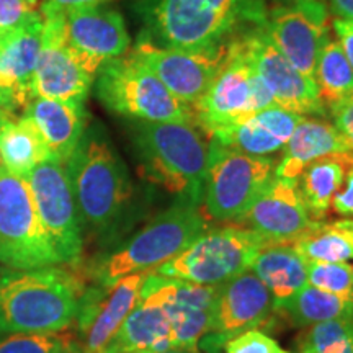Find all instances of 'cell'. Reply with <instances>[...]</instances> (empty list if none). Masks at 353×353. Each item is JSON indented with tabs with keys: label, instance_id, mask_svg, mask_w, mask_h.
Here are the masks:
<instances>
[{
	"label": "cell",
	"instance_id": "obj_16",
	"mask_svg": "<svg viewBox=\"0 0 353 353\" xmlns=\"http://www.w3.org/2000/svg\"><path fill=\"white\" fill-rule=\"evenodd\" d=\"M219 286L190 283L149 272L141 293L157 299L164 307L170 322L172 347L198 352L210 332Z\"/></svg>",
	"mask_w": 353,
	"mask_h": 353
},
{
	"label": "cell",
	"instance_id": "obj_26",
	"mask_svg": "<svg viewBox=\"0 0 353 353\" xmlns=\"http://www.w3.org/2000/svg\"><path fill=\"white\" fill-rule=\"evenodd\" d=\"M167 348H174L169 317L157 299L141 293L139 303L123 322L107 353H148Z\"/></svg>",
	"mask_w": 353,
	"mask_h": 353
},
{
	"label": "cell",
	"instance_id": "obj_18",
	"mask_svg": "<svg viewBox=\"0 0 353 353\" xmlns=\"http://www.w3.org/2000/svg\"><path fill=\"white\" fill-rule=\"evenodd\" d=\"M148 273H132L110 286L83 291L76 317L83 334L81 353H107L123 322L139 303Z\"/></svg>",
	"mask_w": 353,
	"mask_h": 353
},
{
	"label": "cell",
	"instance_id": "obj_27",
	"mask_svg": "<svg viewBox=\"0 0 353 353\" xmlns=\"http://www.w3.org/2000/svg\"><path fill=\"white\" fill-rule=\"evenodd\" d=\"M52 157L30 118L21 114L0 126V164L12 174L28 179L39 162Z\"/></svg>",
	"mask_w": 353,
	"mask_h": 353
},
{
	"label": "cell",
	"instance_id": "obj_36",
	"mask_svg": "<svg viewBox=\"0 0 353 353\" xmlns=\"http://www.w3.org/2000/svg\"><path fill=\"white\" fill-rule=\"evenodd\" d=\"M37 12L28 0H0V37L19 28Z\"/></svg>",
	"mask_w": 353,
	"mask_h": 353
},
{
	"label": "cell",
	"instance_id": "obj_2",
	"mask_svg": "<svg viewBox=\"0 0 353 353\" xmlns=\"http://www.w3.org/2000/svg\"><path fill=\"white\" fill-rule=\"evenodd\" d=\"M64 167L83 228L99 236L118 229L131 206L132 183L125 162L99 123L87 125Z\"/></svg>",
	"mask_w": 353,
	"mask_h": 353
},
{
	"label": "cell",
	"instance_id": "obj_10",
	"mask_svg": "<svg viewBox=\"0 0 353 353\" xmlns=\"http://www.w3.org/2000/svg\"><path fill=\"white\" fill-rule=\"evenodd\" d=\"M276 162L232 151L210 139L203 206L214 221L237 223L270 182Z\"/></svg>",
	"mask_w": 353,
	"mask_h": 353
},
{
	"label": "cell",
	"instance_id": "obj_41",
	"mask_svg": "<svg viewBox=\"0 0 353 353\" xmlns=\"http://www.w3.org/2000/svg\"><path fill=\"white\" fill-rule=\"evenodd\" d=\"M325 3L334 19L353 20V0H327Z\"/></svg>",
	"mask_w": 353,
	"mask_h": 353
},
{
	"label": "cell",
	"instance_id": "obj_32",
	"mask_svg": "<svg viewBox=\"0 0 353 353\" xmlns=\"http://www.w3.org/2000/svg\"><path fill=\"white\" fill-rule=\"evenodd\" d=\"M299 353H353V319H335L309 327Z\"/></svg>",
	"mask_w": 353,
	"mask_h": 353
},
{
	"label": "cell",
	"instance_id": "obj_29",
	"mask_svg": "<svg viewBox=\"0 0 353 353\" xmlns=\"http://www.w3.org/2000/svg\"><path fill=\"white\" fill-rule=\"evenodd\" d=\"M306 263L350 262L353 260V219L316 221L293 242Z\"/></svg>",
	"mask_w": 353,
	"mask_h": 353
},
{
	"label": "cell",
	"instance_id": "obj_5",
	"mask_svg": "<svg viewBox=\"0 0 353 353\" xmlns=\"http://www.w3.org/2000/svg\"><path fill=\"white\" fill-rule=\"evenodd\" d=\"M208 229L201 206L175 200L170 208L159 213L125 244L103 257L94 276L100 286H110L123 276L152 272L176 257Z\"/></svg>",
	"mask_w": 353,
	"mask_h": 353
},
{
	"label": "cell",
	"instance_id": "obj_17",
	"mask_svg": "<svg viewBox=\"0 0 353 353\" xmlns=\"http://www.w3.org/2000/svg\"><path fill=\"white\" fill-rule=\"evenodd\" d=\"M64 39L90 76L130 51L131 38L121 13L108 7L64 10Z\"/></svg>",
	"mask_w": 353,
	"mask_h": 353
},
{
	"label": "cell",
	"instance_id": "obj_46",
	"mask_svg": "<svg viewBox=\"0 0 353 353\" xmlns=\"http://www.w3.org/2000/svg\"><path fill=\"white\" fill-rule=\"evenodd\" d=\"M28 2H30V3H32V6H34V7H37V6H38V0H28Z\"/></svg>",
	"mask_w": 353,
	"mask_h": 353
},
{
	"label": "cell",
	"instance_id": "obj_25",
	"mask_svg": "<svg viewBox=\"0 0 353 353\" xmlns=\"http://www.w3.org/2000/svg\"><path fill=\"white\" fill-rule=\"evenodd\" d=\"M250 272L267 286L275 311H283L307 285V263L293 244H268L254 259Z\"/></svg>",
	"mask_w": 353,
	"mask_h": 353
},
{
	"label": "cell",
	"instance_id": "obj_12",
	"mask_svg": "<svg viewBox=\"0 0 353 353\" xmlns=\"http://www.w3.org/2000/svg\"><path fill=\"white\" fill-rule=\"evenodd\" d=\"M265 32L299 72L314 81L316 65L330 39V12L324 0L278 3L267 12Z\"/></svg>",
	"mask_w": 353,
	"mask_h": 353
},
{
	"label": "cell",
	"instance_id": "obj_39",
	"mask_svg": "<svg viewBox=\"0 0 353 353\" xmlns=\"http://www.w3.org/2000/svg\"><path fill=\"white\" fill-rule=\"evenodd\" d=\"M330 25H332L335 38L341 44L343 54L347 56L348 63L353 68V20L334 19Z\"/></svg>",
	"mask_w": 353,
	"mask_h": 353
},
{
	"label": "cell",
	"instance_id": "obj_47",
	"mask_svg": "<svg viewBox=\"0 0 353 353\" xmlns=\"http://www.w3.org/2000/svg\"><path fill=\"white\" fill-rule=\"evenodd\" d=\"M0 101H2V103H3V100H2V97H0ZM3 105H6V103H3ZM6 107H7V105H6Z\"/></svg>",
	"mask_w": 353,
	"mask_h": 353
},
{
	"label": "cell",
	"instance_id": "obj_30",
	"mask_svg": "<svg viewBox=\"0 0 353 353\" xmlns=\"http://www.w3.org/2000/svg\"><path fill=\"white\" fill-rule=\"evenodd\" d=\"M281 312H286L290 321L298 327H311L327 321L353 319V301L306 285Z\"/></svg>",
	"mask_w": 353,
	"mask_h": 353
},
{
	"label": "cell",
	"instance_id": "obj_19",
	"mask_svg": "<svg viewBox=\"0 0 353 353\" xmlns=\"http://www.w3.org/2000/svg\"><path fill=\"white\" fill-rule=\"evenodd\" d=\"M273 311L275 306L267 286L254 272L241 273L219 286L210 332L200 347L208 348L211 353L224 348L231 339L265 324Z\"/></svg>",
	"mask_w": 353,
	"mask_h": 353
},
{
	"label": "cell",
	"instance_id": "obj_1",
	"mask_svg": "<svg viewBox=\"0 0 353 353\" xmlns=\"http://www.w3.org/2000/svg\"><path fill=\"white\" fill-rule=\"evenodd\" d=\"M138 13L148 37L159 46L180 51H206L231 41L249 25L263 28V0H141Z\"/></svg>",
	"mask_w": 353,
	"mask_h": 353
},
{
	"label": "cell",
	"instance_id": "obj_15",
	"mask_svg": "<svg viewBox=\"0 0 353 353\" xmlns=\"http://www.w3.org/2000/svg\"><path fill=\"white\" fill-rule=\"evenodd\" d=\"M237 39L278 107L291 110L303 117L325 113L316 82L299 72L276 50L265 28H249L241 33Z\"/></svg>",
	"mask_w": 353,
	"mask_h": 353
},
{
	"label": "cell",
	"instance_id": "obj_42",
	"mask_svg": "<svg viewBox=\"0 0 353 353\" xmlns=\"http://www.w3.org/2000/svg\"><path fill=\"white\" fill-rule=\"evenodd\" d=\"M12 118H15V114H13L10 110H8L6 105H3L2 101H0V126H2L6 121L12 120Z\"/></svg>",
	"mask_w": 353,
	"mask_h": 353
},
{
	"label": "cell",
	"instance_id": "obj_45",
	"mask_svg": "<svg viewBox=\"0 0 353 353\" xmlns=\"http://www.w3.org/2000/svg\"><path fill=\"white\" fill-rule=\"evenodd\" d=\"M278 3H293V2H299V0H275Z\"/></svg>",
	"mask_w": 353,
	"mask_h": 353
},
{
	"label": "cell",
	"instance_id": "obj_21",
	"mask_svg": "<svg viewBox=\"0 0 353 353\" xmlns=\"http://www.w3.org/2000/svg\"><path fill=\"white\" fill-rule=\"evenodd\" d=\"M43 44V17L37 12L28 21L0 37V97L15 114L33 99V76Z\"/></svg>",
	"mask_w": 353,
	"mask_h": 353
},
{
	"label": "cell",
	"instance_id": "obj_14",
	"mask_svg": "<svg viewBox=\"0 0 353 353\" xmlns=\"http://www.w3.org/2000/svg\"><path fill=\"white\" fill-rule=\"evenodd\" d=\"M226 51L228 43L213 50L195 52L170 50L141 34L130 52L156 74L170 94L193 108L213 82L226 57Z\"/></svg>",
	"mask_w": 353,
	"mask_h": 353
},
{
	"label": "cell",
	"instance_id": "obj_23",
	"mask_svg": "<svg viewBox=\"0 0 353 353\" xmlns=\"http://www.w3.org/2000/svg\"><path fill=\"white\" fill-rule=\"evenodd\" d=\"M23 117L37 126L51 156L65 165L85 132V105L33 97L25 107Z\"/></svg>",
	"mask_w": 353,
	"mask_h": 353
},
{
	"label": "cell",
	"instance_id": "obj_44",
	"mask_svg": "<svg viewBox=\"0 0 353 353\" xmlns=\"http://www.w3.org/2000/svg\"><path fill=\"white\" fill-rule=\"evenodd\" d=\"M64 353H81V347H79L74 341H70V343L68 345V348H65Z\"/></svg>",
	"mask_w": 353,
	"mask_h": 353
},
{
	"label": "cell",
	"instance_id": "obj_34",
	"mask_svg": "<svg viewBox=\"0 0 353 353\" xmlns=\"http://www.w3.org/2000/svg\"><path fill=\"white\" fill-rule=\"evenodd\" d=\"M69 343L59 332L10 334L0 341V353H64Z\"/></svg>",
	"mask_w": 353,
	"mask_h": 353
},
{
	"label": "cell",
	"instance_id": "obj_8",
	"mask_svg": "<svg viewBox=\"0 0 353 353\" xmlns=\"http://www.w3.org/2000/svg\"><path fill=\"white\" fill-rule=\"evenodd\" d=\"M0 263L17 270L61 262L44 231L28 179L0 164Z\"/></svg>",
	"mask_w": 353,
	"mask_h": 353
},
{
	"label": "cell",
	"instance_id": "obj_7",
	"mask_svg": "<svg viewBox=\"0 0 353 353\" xmlns=\"http://www.w3.org/2000/svg\"><path fill=\"white\" fill-rule=\"evenodd\" d=\"M270 242L244 226L206 229L176 257L152 273L190 283L219 286L250 270L254 259Z\"/></svg>",
	"mask_w": 353,
	"mask_h": 353
},
{
	"label": "cell",
	"instance_id": "obj_31",
	"mask_svg": "<svg viewBox=\"0 0 353 353\" xmlns=\"http://www.w3.org/2000/svg\"><path fill=\"white\" fill-rule=\"evenodd\" d=\"M314 82L324 107H334L353 97V68L337 39H329L317 59Z\"/></svg>",
	"mask_w": 353,
	"mask_h": 353
},
{
	"label": "cell",
	"instance_id": "obj_20",
	"mask_svg": "<svg viewBox=\"0 0 353 353\" xmlns=\"http://www.w3.org/2000/svg\"><path fill=\"white\" fill-rule=\"evenodd\" d=\"M298 188V180L273 174L245 214L239 226L259 232L270 244H293L314 224Z\"/></svg>",
	"mask_w": 353,
	"mask_h": 353
},
{
	"label": "cell",
	"instance_id": "obj_11",
	"mask_svg": "<svg viewBox=\"0 0 353 353\" xmlns=\"http://www.w3.org/2000/svg\"><path fill=\"white\" fill-rule=\"evenodd\" d=\"M34 205L61 262L76 263L83 250V224L64 164L54 157L30 172Z\"/></svg>",
	"mask_w": 353,
	"mask_h": 353
},
{
	"label": "cell",
	"instance_id": "obj_35",
	"mask_svg": "<svg viewBox=\"0 0 353 353\" xmlns=\"http://www.w3.org/2000/svg\"><path fill=\"white\" fill-rule=\"evenodd\" d=\"M224 350L226 353H291L278 345L270 335L255 329L231 339L224 345Z\"/></svg>",
	"mask_w": 353,
	"mask_h": 353
},
{
	"label": "cell",
	"instance_id": "obj_40",
	"mask_svg": "<svg viewBox=\"0 0 353 353\" xmlns=\"http://www.w3.org/2000/svg\"><path fill=\"white\" fill-rule=\"evenodd\" d=\"M112 0H44V3L52 6L61 10H74V8H88V7H100Z\"/></svg>",
	"mask_w": 353,
	"mask_h": 353
},
{
	"label": "cell",
	"instance_id": "obj_9",
	"mask_svg": "<svg viewBox=\"0 0 353 353\" xmlns=\"http://www.w3.org/2000/svg\"><path fill=\"white\" fill-rule=\"evenodd\" d=\"M270 107H278L275 99L247 59L239 39H231L213 82L193 107L198 128L210 134L218 128L232 125Z\"/></svg>",
	"mask_w": 353,
	"mask_h": 353
},
{
	"label": "cell",
	"instance_id": "obj_22",
	"mask_svg": "<svg viewBox=\"0 0 353 353\" xmlns=\"http://www.w3.org/2000/svg\"><path fill=\"white\" fill-rule=\"evenodd\" d=\"M303 118V114L291 110L270 107L232 125L211 131L210 139L247 156L270 157L283 151Z\"/></svg>",
	"mask_w": 353,
	"mask_h": 353
},
{
	"label": "cell",
	"instance_id": "obj_3",
	"mask_svg": "<svg viewBox=\"0 0 353 353\" xmlns=\"http://www.w3.org/2000/svg\"><path fill=\"white\" fill-rule=\"evenodd\" d=\"M81 280L63 268L0 272V334L61 332L77 317Z\"/></svg>",
	"mask_w": 353,
	"mask_h": 353
},
{
	"label": "cell",
	"instance_id": "obj_37",
	"mask_svg": "<svg viewBox=\"0 0 353 353\" xmlns=\"http://www.w3.org/2000/svg\"><path fill=\"white\" fill-rule=\"evenodd\" d=\"M329 112L334 118V126L353 151V97L330 107Z\"/></svg>",
	"mask_w": 353,
	"mask_h": 353
},
{
	"label": "cell",
	"instance_id": "obj_28",
	"mask_svg": "<svg viewBox=\"0 0 353 353\" xmlns=\"http://www.w3.org/2000/svg\"><path fill=\"white\" fill-rule=\"evenodd\" d=\"M353 164L352 156H332L311 162L298 179V188L312 221H324L332 198L341 190Z\"/></svg>",
	"mask_w": 353,
	"mask_h": 353
},
{
	"label": "cell",
	"instance_id": "obj_43",
	"mask_svg": "<svg viewBox=\"0 0 353 353\" xmlns=\"http://www.w3.org/2000/svg\"><path fill=\"white\" fill-rule=\"evenodd\" d=\"M148 353H196V352L182 350V348H167V350H161V352H148Z\"/></svg>",
	"mask_w": 353,
	"mask_h": 353
},
{
	"label": "cell",
	"instance_id": "obj_13",
	"mask_svg": "<svg viewBox=\"0 0 353 353\" xmlns=\"http://www.w3.org/2000/svg\"><path fill=\"white\" fill-rule=\"evenodd\" d=\"M39 13L43 44L33 76V97L85 105L95 77L77 63L65 44L64 10L43 2Z\"/></svg>",
	"mask_w": 353,
	"mask_h": 353
},
{
	"label": "cell",
	"instance_id": "obj_4",
	"mask_svg": "<svg viewBox=\"0 0 353 353\" xmlns=\"http://www.w3.org/2000/svg\"><path fill=\"white\" fill-rule=\"evenodd\" d=\"M132 143L149 180L175 195V200L201 206L210 144L192 121H134Z\"/></svg>",
	"mask_w": 353,
	"mask_h": 353
},
{
	"label": "cell",
	"instance_id": "obj_38",
	"mask_svg": "<svg viewBox=\"0 0 353 353\" xmlns=\"http://www.w3.org/2000/svg\"><path fill=\"white\" fill-rule=\"evenodd\" d=\"M330 208H332L334 213L343 216V218H353V164L347 172L341 190L332 198Z\"/></svg>",
	"mask_w": 353,
	"mask_h": 353
},
{
	"label": "cell",
	"instance_id": "obj_33",
	"mask_svg": "<svg viewBox=\"0 0 353 353\" xmlns=\"http://www.w3.org/2000/svg\"><path fill=\"white\" fill-rule=\"evenodd\" d=\"M307 285L325 293L353 301V263L314 262L307 263Z\"/></svg>",
	"mask_w": 353,
	"mask_h": 353
},
{
	"label": "cell",
	"instance_id": "obj_6",
	"mask_svg": "<svg viewBox=\"0 0 353 353\" xmlns=\"http://www.w3.org/2000/svg\"><path fill=\"white\" fill-rule=\"evenodd\" d=\"M95 95L110 112L132 121L195 123V110L180 101L130 51L110 61L94 79Z\"/></svg>",
	"mask_w": 353,
	"mask_h": 353
},
{
	"label": "cell",
	"instance_id": "obj_24",
	"mask_svg": "<svg viewBox=\"0 0 353 353\" xmlns=\"http://www.w3.org/2000/svg\"><path fill=\"white\" fill-rule=\"evenodd\" d=\"M353 151L345 143L334 123L319 118L304 117L283 149V157L275 165V175L281 179L298 180L311 162L332 156H352Z\"/></svg>",
	"mask_w": 353,
	"mask_h": 353
}]
</instances>
